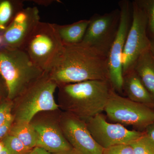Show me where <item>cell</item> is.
<instances>
[{
  "label": "cell",
  "mask_w": 154,
  "mask_h": 154,
  "mask_svg": "<svg viewBox=\"0 0 154 154\" xmlns=\"http://www.w3.org/2000/svg\"><path fill=\"white\" fill-rule=\"evenodd\" d=\"M58 86L92 80H108L107 58L82 43L64 45L48 72Z\"/></svg>",
  "instance_id": "obj_1"
},
{
  "label": "cell",
  "mask_w": 154,
  "mask_h": 154,
  "mask_svg": "<svg viewBox=\"0 0 154 154\" xmlns=\"http://www.w3.org/2000/svg\"><path fill=\"white\" fill-rule=\"evenodd\" d=\"M58 105L84 121L104 111L112 88L108 80H92L58 86Z\"/></svg>",
  "instance_id": "obj_2"
},
{
  "label": "cell",
  "mask_w": 154,
  "mask_h": 154,
  "mask_svg": "<svg viewBox=\"0 0 154 154\" xmlns=\"http://www.w3.org/2000/svg\"><path fill=\"white\" fill-rule=\"evenodd\" d=\"M45 73L23 49L5 47L0 49V75L8 90L7 98L11 101L19 97Z\"/></svg>",
  "instance_id": "obj_3"
},
{
  "label": "cell",
  "mask_w": 154,
  "mask_h": 154,
  "mask_svg": "<svg viewBox=\"0 0 154 154\" xmlns=\"http://www.w3.org/2000/svg\"><path fill=\"white\" fill-rule=\"evenodd\" d=\"M57 85L51 79L48 72L30 86L13 102L16 105L14 122L30 123L38 113L59 109L54 93Z\"/></svg>",
  "instance_id": "obj_4"
},
{
  "label": "cell",
  "mask_w": 154,
  "mask_h": 154,
  "mask_svg": "<svg viewBox=\"0 0 154 154\" xmlns=\"http://www.w3.org/2000/svg\"><path fill=\"white\" fill-rule=\"evenodd\" d=\"M63 47L54 24L40 22L22 49L36 66L45 72H48L59 57Z\"/></svg>",
  "instance_id": "obj_5"
},
{
  "label": "cell",
  "mask_w": 154,
  "mask_h": 154,
  "mask_svg": "<svg viewBox=\"0 0 154 154\" xmlns=\"http://www.w3.org/2000/svg\"><path fill=\"white\" fill-rule=\"evenodd\" d=\"M104 111L110 121L142 132L154 122L153 108L122 97L113 89Z\"/></svg>",
  "instance_id": "obj_6"
},
{
  "label": "cell",
  "mask_w": 154,
  "mask_h": 154,
  "mask_svg": "<svg viewBox=\"0 0 154 154\" xmlns=\"http://www.w3.org/2000/svg\"><path fill=\"white\" fill-rule=\"evenodd\" d=\"M131 8L132 20L122 57L123 76L133 69L138 59L150 46L145 13L135 1L131 3Z\"/></svg>",
  "instance_id": "obj_7"
},
{
  "label": "cell",
  "mask_w": 154,
  "mask_h": 154,
  "mask_svg": "<svg viewBox=\"0 0 154 154\" xmlns=\"http://www.w3.org/2000/svg\"><path fill=\"white\" fill-rule=\"evenodd\" d=\"M120 19L116 36L107 56L108 79L112 89L122 93L123 75L122 57L128 33L132 20L131 4L128 1H121Z\"/></svg>",
  "instance_id": "obj_8"
},
{
  "label": "cell",
  "mask_w": 154,
  "mask_h": 154,
  "mask_svg": "<svg viewBox=\"0 0 154 154\" xmlns=\"http://www.w3.org/2000/svg\"><path fill=\"white\" fill-rule=\"evenodd\" d=\"M118 9L103 15L96 14L89 19V24L81 43L107 57L116 36L119 25Z\"/></svg>",
  "instance_id": "obj_9"
},
{
  "label": "cell",
  "mask_w": 154,
  "mask_h": 154,
  "mask_svg": "<svg viewBox=\"0 0 154 154\" xmlns=\"http://www.w3.org/2000/svg\"><path fill=\"white\" fill-rule=\"evenodd\" d=\"M85 122L94 140L104 149L118 145L130 144L144 133L130 130L118 123H110L102 113Z\"/></svg>",
  "instance_id": "obj_10"
},
{
  "label": "cell",
  "mask_w": 154,
  "mask_h": 154,
  "mask_svg": "<svg viewBox=\"0 0 154 154\" xmlns=\"http://www.w3.org/2000/svg\"><path fill=\"white\" fill-rule=\"evenodd\" d=\"M63 133L76 154H103L104 149L94 140L85 122L66 112L59 114Z\"/></svg>",
  "instance_id": "obj_11"
},
{
  "label": "cell",
  "mask_w": 154,
  "mask_h": 154,
  "mask_svg": "<svg viewBox=\"0 0 154 154\" xmlns=\"http://www.w3.org/2000/svg\"><path fill=\"white\" fill-rule=\"evenodd\" d=\"M58 117L59 114L57 118L46 116L30 122L37 134L36 147L51 153L76 154L63 133Z\"/></svg>",
  "instance_id": "obj_12"
},
{
  "label": "cell",
  "mask_w": 154,
  "mask_h": 154,
  "mask_svg": "<svg viewBox=\"0 0 154 154\" xmlns=\"http://www.w3.org/2000/svg\"><path fill=\"white\" fill-rule=\"evenodd\" d=\"M39 11L36 7L23 8L15 16L2 34L5 48L22 49L38 23Z\"/></svg>",
  "instance_id": "obj_13"
},
{
  "label": "cell",
  "mask_w": 154,
  "mask_h": 154,
  "mask_svg": "<svg viewBox=\"0 0 154 154\" xmlns=\"http://www.w3.org/2000/svg\"><path fill=\"white\" fill-rule=\"evenodd\" d=\"M122 91L128 99L154 109V99L134 69L123 76Z\"/></svg>",
  "instance_id": "obj_14"
},
{
  "label": "cell",
  "mask_w": 154,
  "mask_h": 154,
  "mask_svg": "<svg viewBox=\"0 0 154 154\" xmlns=\"http://www.w3.org/2000/svg\"><path fill=\"white\" fill-rule=\"evenodd\" d=\"M133 69L154 99V55L149 50L138 59Z\"/></svg>",
  "instance_id": "obj_15"
},
{
  "label": "cell",
  "mask_w": 154,
  "mask_h": 154,
  "mask_svg": "<svg viewBox=\"0 0 154 154\" xmlns=\"http://www.w3.org/2000/svg\"><path fill=\"white\" fill-rule=\"evenodd\" d=\"M89 24V19H84L69 25H54L64 45H71L82 42Z\"/></svg>",
  "instance_id": "obj_16"
},
{
  "label": "cell",
  "mask_w": 154,
  "mask_h": 154,
  "mask_svg": "<svg viewBox=\"0 0 154 154\" xmlns=\"http://www.w3.org/2000/svg\"><path fill=\"white\" fill-rule=\"evenodd\" d=\"M9 134L18 138L29 149H33L36 147L37 134L30 122H14Z\"/></svg>",
  "instance_id": "obj_17"
},
{
  "label": "cell",
  "mask_w": 154,
  "mask_h": 154,
  "mask_svg": "<svg viewBox=\"0 0 154 154\" xmlns=\"http://www.w3.org/2000/svg\"><path fill=\"white\" fill-rule=\"evenodd\" d=\"M24 8V2H13L5 0L0 2V31H5L16 14Z\"/></svg>",
  "instance_id": "obj_18"
},
{
  "label": "cell",
  "mask_w": 154,
  "mask_h": 154,
  "mask_svg": "<svg viewBox=\"0 0 154 154\" xmlns=\"http://www.w3.org/2000/svg\"><path fill=\"white\" fill-rule=\"evenodd\" d=\"M1 140L11 154H28L32 150L26 148L18 138L9 133Z\"/></svg>",
  "instance_id": "obj_19"
},
{
  "label": "cell",
  "mask_w": 154,
  "mask_h": 154,
  "mask_svg": "<svg viewBox=\"0 0 154 154\" xmlns=\"http://www.w3.org/2000/svg\"><path fill=\"white\" fill-rule=\"evenodd\" d=\"M130 145L134 154H154V142L145 133L141 137L131 143Z\"/></svg>",
  "instance_id": "obj_20"
},
{
  "label": "cell",
  "mask_w": 154,
  "mask_h": 154,
  "mask_svg": "<svg viewBox=\"0 0 154 154\" xmlns=\"http://www.w3.org/2000/svg\"><path fill=\"white\" fill-rule=\"evenodd\" d=\"M137 5L145 13L148 22V29L152 36L154 35V0H136Z\"/></svg>",
  "instance_id": "obj_21"
},
{
  "label": "cell",
  "mask_w": 154,
  "mask_h": 154,
  "mask_svg": "<svg viewBox=\"0 0 154 154\" xmlns=\"http://www.w3.org/2000/svg\"><path fill=\"white\" fill-rule=\"evenodd\" d=\"M13 107L14 102L7 98L0 101V128L13 116Z\"/></svg>",
  "instance_id": "obj_22"
},
{
  "label": "cell",
  "mask_w": 154,
  "mask_h": 154,
  "mask_svg": "<svg viewBox=\"0 0 154 154\" xmlns=\"http://www.w3.org/2000/svg\"><path fill=\"white\" fill-rule=\"evenodd\" d=\"M103 154H134L130 144H121L104 149Z\"/></svg>",
  "instance_id": "obj_23"
},
{
  "label": "cell",
  "mask_w": 154,
  "mask_h": 154,
  "mask_svg": "<svg viewBox=\"0 0 154 154\" xmlns=\"http://www.w3.org/2000/svg\"><path fill=\"white\" fill-rule=\"evenodd\" d=\"M14 121L13 116L2 126L0 128V140L9 133Z\"/></svg>",
  "instance_id": "obj_24"
},
{
  "label": "cell",
  "mask_w": 154,
  "mask_h": 154,
  "mask_svg": "<svg viewBox=\"0 0 154 154\" xmlns=\"http://www.w3.org/2000/svg\"><path fill=\"white\" fill-rule=\"evenodd\" d=\"M144 132L154 142V122L147 127Z\"/></svg>",
  "instance_id": "obj_25"
},
{
  "label": "cell",
  "mask_w": 154,
  "mask_h": 154,
  "mask_svg": "<svg viewBox=\"0 0 154 154\" xmlns=\"http://www.w3.org/2000/svg\"><path fill=\"white\" fill-rule=\"evenodd\" d=\"M28 154H55L48 152L44 149L36 147L33 148Z\"/></svg>",
  "instance_id": "obj_26"
},
{
  "label": "cell",
  "mask_w": 154,
  "mask_h": 154,
  "mask_svg": "<svg viewBox=\"0 0 154 154\" xmlns=\"http://www.w3.org/2000/svg\"><path fill=\"white\" fill-rule=\"evenodd\" d=\"M5 94L8 97V90L7 87L6 85H3L0 80V99H5L3 97L5 95Z\"/></svg>",
  "instance_id": "obj_27"
},
{
  "label": "cell",
  "mask_w": 154,
  "mask_h": 154,
  "mask_svg": "<svg viewBox=\"0 0 154 154\" xmlns=\"http://www.w3.org/2000/svg\"><path fill=\"white\" fill-rule=\"evenodd\" d=\"M149 50L154 55V35L152 36V38L150 39V46Z\"/></svg>",
  "instance_id": "obj_28"
},
{
  "label": "cell",
  "mask_w": 154,
  "mask_h": 154,
  "mask_svg": "<svg viewBox=\"0 0 154 154\" xmlns=\"http://www.w3.org/2000/svg\"><path fill=\"white\" fill-rule=\"evenodd\" d=\"M34 2L36 3V4H38V5H50L52 2V1H34Z\"/></svg>",
  "instance_id": "obj_29"
},
{
  "label": "cell",
  "mask_w": 154,
  "mask_h": 154,
  "mask_svg": "<svg viewBox=\"0 0 154 154\" xmlns=\"http://www.w3.org/2000/svg\"><path fill=\"white\" fill-rule=\"evenodd\" d=\"M0 154H11V153L10 152L8 151V150L7 149L5 148H5H4V149L2 151V152H0Z\"/></svg>",
  "instance_id": "obj_30"
},
{
  "label": "cell",
  "mask_w": 154,
  "mask_h": 154,
  "mask_svg": "<svg viewBox=\"0 0 154 154\" xmlns=\"http://www.w3.org/2000/svg\"><path fill=\"white\" fill-rule=\"evenodd\" d=\"M5 147L4 143H3L2 141L0 140V152H2L5 148Z\"/></svg>",
  "instance_id": "obj_31"
},
{
  "label": "cell",
  "mask_w": 154,
  "mask_h": 154,
  "mask_svg": "<svg viewBox=\"0 0 154 154\" xmlns=\"http://www.w3.org/2000/svg\"><path fill=\"white\" fill-rule=\"evenodd\" d=\"M3 41L2 35L0 34V46L3 45Z\"/></svg>",
  "instance_id": "obj_32"
}]
</instances>
